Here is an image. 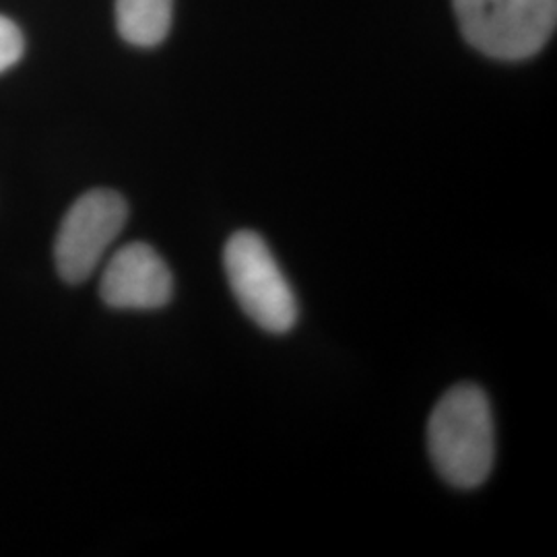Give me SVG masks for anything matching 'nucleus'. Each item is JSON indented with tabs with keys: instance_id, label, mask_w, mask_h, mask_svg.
I'll return each mask as SVG.
<instances>
[{
	"instance_id": "20e7f679",
	"label": "nucleus",
	"mask_w": 557,
	"mask_h": 557,
	"mask_svg": "<svg viewBox=\"0 0 557 557\" xmlns=\"http://www.w3.org/2000/svg\"><path fill=\"white\" fill-rule=\"evenodd\" d=\"M128 220V202L110 188H94L73 202L60 223L54 260L62 281L79 285L100 267Z\"/></svg>"
},
{
	"instance_id": "f257e3e1",
	"label": "nucleus",
	"mask_w": 557,
	"mask_h": 557,
	"mask_svg": "<svg viewBox=\"0 0 557 557\" xmlns=\"http://www.w3.org/2000/svg\"><path fill=\"white\" fill-rule=\"evenodd\" d=\"M428 450L440 478L458 490H475L496 462V428L490 398L471 382L453 386L428 421Z\"/></svg>"
},
{
	"instance_id": "0eeeda50",
	"label": "nucleus",
	"mask_w": 557,
	"mask_h": 557,
	"mask_svg": "<svg viewBox=\"0 0 557 557\" xmlns=\"http://www.w3.org/2000/svg\"><path fill=\"white\" fill-rule=\"evenodd\" d=\"M25 50V40L20 27L4 15H0V73L9 71L20 62Z\"/></svg>"
},
{
	"instance_id": "f03ea898",
	"label": "nucleus",
	"mask_w": 557,
	"mask_h": 557,
	"mask_svg": "<svg viewBox=\"0 0 557 557\" xmlns=\"http://www.w3.org/2000/svg\"><path fill=\"white\" fill-rule=\"evenodd\" d=\"M223 267L244 314L271 335H285L298 322V298L269 244L242 230L223 248Z\"/></svg>"
},
{
	"instance_id": "39448f33",
	"label": "nucleus",
	"mask_w": 557,
	"mask_h": 557,
	"mask_svg": "<svg viewBox=\"0 0 557 557\" xmlns=\"http://www.w3.org/2000/svg\"><path fill=\"white\" fill-rule=\"evenodd\" d=\"M100 294L116 310H158L172 299L174 278L149 244L131 242L108 260Z\"/></svg>"
},
{
	"instance_id": "423d86ee",
	"label": "nucleus",
	"mask_w": 557,
	"mask_h": 557,
	"mask_svg": "<svg viewBox=\"0 0 557 557\" xmlns=\"http://www.w3.org/2000/svg\"><path fill=\"white\" fill-rule=\"evenodd\" d=\"M174 0H116V25L122 40L156 48L172 27Z\"/></svg>"
},
{
	"instance_id": "7ed1b4c3",
	"label": "nucleus",
	"mask_w": 557,
	"mask_h": 557,
	"mask_svg": "<svg viewBox=\"0 0 557 557\" xmlns=\"http://www.w3.org/2000/svg\"><path fill=\"white\" fill-rule=\"evenodd\" d=\"M465 40L499 60L537 54L557 23V0H455Z\"/></svg>"
}]
</instances>
